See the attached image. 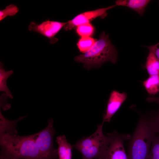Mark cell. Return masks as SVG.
I'll return each mask as SVG.
<instances>
[{
	"instance_id": "obj_2",
	"label": "cell",
	"mask_w": 159,
	"mask_h": 159,
	"mask_svg": "<svg viewBox=\"0 0 159 159\" xmlns=\"http://www.w3.org/2000/svg\"><path fill=\"white\" fill-rule=\"evenodd\" d=\"M117 54L116 49L109 39L108 34L103 32L90 49L75 57L74 60L82 63L85 68L90 70L93 68H98L107 62L115 64L117 62Z\"/></svg>"
},
{
	"instance_id": "obj_6",
	"label": "cell",
	"mask_w": 159,
	"mask_h": 159,
	"mask_svg": "<svg viewBox=\"0 0 159 159\" xmlns=\"http://www.w3.org/2000/svg\"><path fill=\"white\" fill-rule=\"evenodd\" d=\"M109 141L107 148L100 159H128L124 146L125 140H129L128 134H121L115 130L107 134Z\"/></svg>"
},
{
	"instance_id": "obj_11",
	"label": "cell",
	"mask_w": 159,
	"mask_h": 159,
	"mask_svg": "<svg viewBox=\"0 0 159 159\" xmlns=\"http://www.w3.org/2000/svg\"><path fill=\"white\" fill-rule=\"evenodd\" d=\"M150 1L149 0H117L116 6H122L131 8L140 15L142 16L145 9Z\"/></svg>"
},
{
	"instance_id": "obj_15",
	"label": "cell",
	"mask_w": 159,
	"mask_h": 159,
	"mask_svg": "<svg viewBox=\"0 0 159 159\" xmlns=\"http://www.w3.org/2000/svg\"><path fill=\"white\" fill-rule=\"evenodd\" d=\"M97 40L90 37H82L79 40L77 45L79 51L82 53L90 49Z\"/></svg>"
},
{
	"instance_id": "obj_8",
	"label": "cell",
	"mask_w": 159,
	"mask_h": 159,
	"mask_svg": "<svg viewBox=\"0 0 159 159\" xmlns=\"http://www.w3.org/2000/svg\"><path fill=\"white\" fill-rule=\"evenodd\" d=\"M115 6V5H113L106 8H100L80 14L72 20L67 21V24L64 26V29L66 31L70 30L76 26L89 23L90 21L97 17H104L107 16V11Z\"/></svg>"
},
{
	"instance_id": "obj_12",
	"label": "cell",
	"mask_w": 159,
	"mask_h": 159,
	"mask_svg": "<svg viewBox=\"0 0 159 159\" xmlns=\"http://www.w3.org/2000/svg\"><path fill=\"white\" fill-rule=\"evenodd\" d=\"M145 68L149 76L159 75V60L151 51H149L147 57Z\"/></svg>"
},
{
	"instance_id": "obj_9",
	"label": "cell",
	"mask_w": 159,
	"mask_h": 159,
	"mask_svg": "<svg viewBox=\"0 0 159 159\" xmlns=\"http://www.w3.org/2000/svg\"><path fill=\"white\" fill-rule=\"evenodd\" d=\"M127 97L125 92L120 93L116 90L111 93L107 103L105 113L103 116L102 123L109 122Z\"/></svg>"
},
{
	"instance_id": "obj_13",
	"label": "cell",
	"mask_w": 159,
	"mask_h": 159,
	"mask_svg": "<svg viewBox=\"0 0 159 159\" xmlns=\"http://www.w3.org/2000/svg\"><path fill=\"white\" fill-rule=\"evenodd\" d=\"M13 73L12 70L6 71L3 67V64L0 63V91L6 93L7 97L11 99L13 97L11 92L6 85V81L9 77Z\"/></svg>"
},
{
	"instance_id": "obj_10",
	"label": "cell",
	"mask_w": 159,
	"mask_h": 159,
	"mask_svg": "<svg viewBox=\"0 0 159 159\" xmlns=\"http://www.w3.org/2000/svg\"><path fill=\"white\" fill-rule=\"evenodd\" d=\"M56 141L58 145L57 150L59 159H72V145L68 143L65 136H57Z\"/></svg>"
},
{
	"instance_id": "obj_16",
	"label": "cell",
	"mask_w": 159,
	"mask_h": 159,
	"mask_svg": "<svg viewBox=\"0 0 159 159\" xmlns=\"http://www.w3.org/2000/svg\"><path fill=\"white\" fill-rule=\"evenodd\" d=\"M148 159H159V133H156L153 139Z\"/></svg>"
},
{
	"instance_id": "obj_1",
	"label": "cell",
	"mask_w": 159,
	"mask_h": 159,
	"mask_svg": "<svg viewBox=\"0 0 159 159\" xmlns=\"http://www.w3.org/2000/svg\"><path fill=\"white\" fill-rule=\"evenodd\" d=\"M0 159H47L30 135H18L15 128L0 129Z\"/></svg>"
},
{
	"instance_id": "obj_20",
	"label": "cell",
	"mask_w": 159,
	"mask_h": 159,
	"mask_svg": "<svg viewBox=\"0 0 159 159\" xmlns=\"http://www.w3.org/2000/svg\"><path fill=\"white\" fill-rule=\"evenodd\" d=\"M149 51L153 52L159 60V43L155 45L149 46H144Z\"/></svg>"
},
{
	"instance_id": "obj_19",
	"label": "cell",
	"mask_w": 159,
	"mask_h": 159,
	"mask_svg": "<svg viewBox=\"0 0 159 159\" xmlns=\"http://www.w3.org/2000/svg\"><path fill=\"white\" fill-rule=\"evenodd\" d=\"M148 117L155 131L159 133V109L156 111H153Z\"/></svg>"
},
{
	"instance_id": "obj_17",
	"label": "cell",
	"mask_w": 159,
	"mask_h": 159,
	"mask_svg": "<svg viewBox=\"0 0 159 159\" xmlns=\"http://www.w3.org/2000/svg\"><path fill=\"white\" fill-rule=\"evenodd\" d=\"M94 28L90 23H85L77 26V32L81 37H90L93 33Z\"/></svg>"
},
{
	"instance_id": "obj_3",
	"label": "cell",
	"mask_w": 159,
	"mask_h": 159,
	"mask_svg": "<svg viewBox=\"0 0 159 159\" xmlns=\"http://www.w3.org/2000/svg\"><path fill=\"white\" fill-rule=\"evenodd\" d=\"M156 133L148 116H141L130 139L128 159H148L152 141Z\"/></svg>"
},
{
	"instance_id": "obj_5",
	"label": "cell",
	"mask_w": 159,
	"mask_h": 159,
	"mask_svg": "<svg viewBox=\"0 0 159 159\" xmlns=\"http://www.w3.org/2000/svg\"><path fill=\"white\" fill-rule=\"evenodd\" d=\"M55 130L53 127V120L50 118L47 126L40 131L30 135L42 154L47 159H57V149L53 144V137Z\"/></svg>"
},
{
	"instance_id": "obj_4",
	"label": "cell",
	"mask_w": 159,
	"mask_h": 159,
	"mask_svg": "<svg viewBox=\"0 0 159 159\" xmlns=\"http://www.w3.org/2000/svg\"><path fill=\"white\" fill-rule=\"evenodd\" d=\"M103 124L98 125L96 131L91 135L83 137L72 145L73 148L81 154L82 159H100L104 154L109 144L108 135L105 136L102 131Z\"/></svg>"
},
{
	"instance_id": "obj_18",
	"label": "cell",
	"mask_w": 159,
	"mask_h": 159,
	"mask_svg": "<svg viewBox=\"0 0 159 159\" xmlns=\"http://www.w3.org/2000/svg\"><path fill=\"white\" fill-rule=\"evenodd\" d=\"M19 11L18 7L16 5L11 4L7 6L5 8L0 11V21H2L8 16H13Z\"/></svg>"
},
{
	"instance_id": "obj_7",
	"label": "cell",
	"mask_w": 159,
	"mask_h": 159,
	"mask_svg": "<svg viewBox=\"0 0 159 159\" xmlns=\"http://www.w3.org/2000/svg\"><path fill=\"white\" fill-rule=\"evenodd\" d=\"M67 22H61L47 20L40 24L31 22L28 27V29L38 32L48 38L50 43L54 44L58 39L55 37V35Z\"/></svg>"
},
{
	"instance_id": "obj_14",
	"label": "cell",
	"mask_w": 159,
	"mask_h": 159,
	"mask_svg": "<svg viewBox=\"0 0 159 159\" xmlns=\"http://www.w3.org/2000/svg\"><path fill=\"white\" fill-rule=\"evenodd\" d=\"M143 84L148 93L156 95L159 92V75L150 76Z\"/></svg>"
},
{
	"instance_id": "obj_21",
	"label": "cell",
	"mask_w": 159,
	"mask_h": 159,
	"mask_svg": "<svg viewBox=\"0 0 159 159\" xmlns=\"http://www.w3.org/2000/svg\"><path fill=\"white\" fill-rule=\"evenodd\" d=\"M146 101L148 102H155L159 105V97H147Z\"/></svg>"
}]
</instances>
